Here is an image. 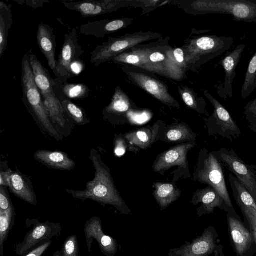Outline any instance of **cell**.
<instances>
[{"label": "cell", "mask_w": 256, "mask_h": 256, "mask_svg": "<svg viewBox=\"0 0 256 256\" xmlns=\"http://www.w3.org/2000/svg\"><path fill=\"white\" fill-rule=\"evenodd\" d=\"M90 159L96 170L94 179L86 183V188L84 190H66V192L74 198L82 200L90 199L112 205L124 214L130 212L116 188L108 167L93 148L90 150Z\"/></svg>", "instance_id": "cell-1"}, {"label": "cell", "mask_w": 256, "mask_h": 256, "mask_svg": "<svg viewBox=\"0 0 256 256\" xmlns=\"http://www.w3.org/2000/svg\"><path fill=\"white\" fill-rule=\"evenodd\" d=\"M138 54L142 60V68L147 71L175 80H182L185 72L176 62L172 47L159 42L130 49Z\"/></svg>", "instance_id": "cell-2"}, {"label": "cell", "mask_w": 256, "mask_h": 256, "mask_svg": "<svg viewBox=\"0 0 256 256\" xmlns=\"http://www.w3.org/2000/svg\"><path fill=\"white\" fill-rule=\"evenodd\" d=\"M21 82L24 105L50 134L55 138L58 136V134L51 123L35 82L28 52L23 56L22 60Z\"/></svg>", "instance_id": "cell-3"}, {"label": "cell", "mask_w": 256, "mask_h": 256, "mask_svg": "<svg viewBox=\"0 0 256 256\" xmlns=\"http://www.w3.org/2000/svg\"><path fill=\"white\" fill-rule=\"evenodd\" d=\"M28 54L34 81L44 98L48 114L54 123L64 127L67 114L54 91L53 78L34 54L31 52Z\"/></svg>", "instance_id": "cell-4"}, {"label": "cell", "mask_w": 256, "mask_h": 256, "mask_svg": "<svg viewBox=\"0 0 256 256\" xmlns=\"http://www.w3.org/2000/svg\"><path fill=\"white\" fill-rule=\"evenodd\" d=\"M234 42L231 36H204L190 42L184 50L187 64L198 66L228 50Z\"/></svg>", "instance_id": "cell-5"}, {"label": "cell", "mask_w": 256, "mask_h": 256, "mask_svg": "<svg viewBox=\"0 0 256 256\" xmlns=\"http://www.w3.org/2000/svg\"><path fill=\"white\" fill-rule=\"evenodd\" d=\"M161 36V34L157 32H141L128 34L119 38H110L107 42L97 46L91 52L90 62L97 68L102 63L112 60L141 43Z\"/></svg>", "instance_id": "cell-6"}, {"label": "cell", "mask_w": 256, "mask_h": 256, "mask_svg": "<svg viewBox=\"0 0 256 256\" xmlns=\"http://www.w3.org/2000/svg\"><path fill=\"white\" fill-rule=\"evenodd\" d=\"M199 14H227L236 22H256V0H204L195 2Z\"/></svg>", "instance_id": "cell-7"}, {"label": "cell", "mask_w": 256, "mask_h": 256, "mask_svg": "<svg viewBox=\"0 0 256 256\" xmlns=\"http://www.w3.org/2000/svg\"><path fill=\"white\" fill-rule=\"evenodd\" d=\"M196 172V180L213 188L222 198L227 207L235 212L226 188L224 166L212 152L204 148Z\"/></svg>", "instance_id": "cell-8"}, {"label": "cell", "mask_w": 256, "mask_h": 256, "mask_svg": "<svg viewBox=\"0 0 256 256\" xmlns=\"http://www.w3.org/2000/svg\"><path fill=\"white\" fill-rule=\"evenodd\" d=\"M212 152L256 200V172L252 166L246 164L232 148H222Z\"/></svg>", "instance_id": "cell-9"}, {"label": "cell", "mask_w": 256, "mask_h": 256, "mask_svg": "<svg viewBox=\"0 0 256 256\" xmlns=\"http://www.w3.org/2000/svg\"><path fill=\"white\" fill-rule=\"evenodd\" d=\"M78 28H74L64 36L62 50L56 63V78L66 82L74 75L71 70L72 64L78 60L84 52L78 42Z\"/></svg>", "instance_id": "cell-10"}, {"label": "cell", "mask_w": 256, "mask_h": 256, "mask_svg": "<svg viewBox=\"0 0 256 256\" xmlns=\"http://www.w3.org/2000/svg\"><path fill=\"white\" fill-rule=\"evenodd\" d=\"M204 95L214 107V114L210 122L213 132L230 141L239 137L241 131L226 108L207 92Z\"/></svg>", "instance_id": "cell-11"}, {"label": "cell", "mask_w": 256, "mask_h": 256, "mask_svg": "<svg viewBox=\"0 0 256 256\" xmlns=\"http://www.w3.org/2000/svg\"><path fill=\"white\" fill-rule=\"evenodd\" d=\"M61 230V226L59 224L47 222L36 224L28 233L23 242L16 246V254L20 256L24 254L38 244L50 240L52 238L58 235Z\"/></svg>", "instance_id": "cell-12"}, {"label": "cell", "mask_w": 256, "mask_h": 256, "mask_svg": "<svg viewBox=\"0 0 256 256\" xmlns=\"http://www.w3.org/2000/svg\"><path fill=\"white\" fill-rule=\"evenodd\" d=\"M61 2L67 9L78 12L84 18L98 16L113 12L122 4L121 1L114 0H85L78 2L63 0Z\"/></svg>", "instance_id": "cell-13"}, {"label": "cell", "mask_w": 256, "mask_h": 256, "mask_svg": "<svg viewBox=\"0 0 256 256\" xmlns=\"http://www.w3.org/2000/svg\"><path fill=\"white\" fill-rule=\"evenodd\" d=\"M136 85L169 106L179 108V103L170 94L166 86L159 80L142 73L128 72Z\"/></svg>", "instance_id": "cell-14"}, {"label": "cell", "mask_w": 256, "mask_h": 256, "mask_svg": "<svg viewBox=\"0 0 256 256\" xmlns=\"http://www.w3.org/2000/svg\"><path fill=\"white\" fill-rule=\"evenodd\" d=\"M216 237L214 228L209 227L192 242L172 250L170 256H208L215 250Z\"/></svg>", "instance_id": "cell-15"}, {"label": "cell", "mask_w": 256, "mask_h": 256, "mask_svg": "<svg viewBox=\"0 0 256 256\" xmlns=\"http://www.w3.org/2000/svg\"><path fill=\"white\" fill-rule=\"evenodd\" d=\"M194 142L177 145L162 153L152 166L154 172L160 174L174 166L186 168L187 154L195 146Z\"/></svg>", "instance_id": "cell-16"}, {"label": "cell", "mask_w": 256, "mask_h": 256, "mask_svg": "<svg viewBox=\"0 0 256 256\" xmlns=\"http://www.w3.org/2000/svg\"><path fill=\"white\" fill-rule=\"evenodd\" d=\"M86 244L88 252H91L92 240L95 238L102 252L108 256H114L117 250L116 241L106 235L102 229L100 220L94 217L88 220L84 228Z\"/></svg>", "instance_id": "cell-17"}, {"label": "cell", "mask_w": 256, "mask_h": 256, "mask_svg": "<svg viewBox=\"0 0 256 256\" xmlns=\"http://www.w3.org/2000/svg\"><path fill=\"white\" fill-rule=\"evenodd\" d=\"M236 214L228 212L229 232L236 254L242 256L251 247L254 240L251 232L234 216Z\"/></svg>", "instance_id": "cell-18"}, {"label": "cell", "mask_w": 256, "mask_h": 256, "mask_svg": "<svg viewBox=\"0 0 256 256\" xmlns=\"http://www.w3.org/2000/svg\"><path fill=\"white\" fill-rule=\"evenodd\" d=\"M245 48L244 44L238 45L232 51L228 52L220 62L225 72L224 86L221 88L222 90L220 91L222 92L220 96L224 100L228 97H232V83L236 76V68Z\"/></svg>", "instance_id": "cell-19"}, {"label": "cell", "mask_w": 256, "mask_h": 256, "mask_svg": "<svg viewBox=\"0 0 256 256\" xmlns=\"http://www.w3.org/2000/svg\"><path fill=\"white\" fill-rule=\"evenodd\" d=\"M36 38L40 50L46 57L50 68L56 76L57 60L55 58L56 44L53 28L46 24H40Z\"/></svg>", "instance_id": "cell-20"}, {"label": "cell", "mask_w": 256, "mask_h": 256, "mask_svg": "<svg viewBox=\"0 0 256 256\" xmlns=\"http://www.w3.org/2000/svg\"><path fill=\"white\" fill-rule=\"evenodd\" d=\"M130 19L114 20H100L90 22L81 25L80 33L85 36H92L96 38H103L105 35L116 32L130 24Z\"/></svg>", "instance_id": "cell-21"}, {"label": "cell", "mask_w": 256, "mask_h": 256, "mask_svg": "<svg viewBox=\"0 0 256 256\" xmlns=\"http://www.w3.org/2000/svg\"><path fill=\"white\" fill-rule=\"evenodd\" d=\"M194 204L202 203V206L198 211L199 216L205 214L212 213L216 208L227 211L228 212L235 213L232 212L226 206L222 198L216 191L210 186L196 191L192 200Z\"/></svg>", "instance_id": "cell-22"}, {"label": "cell", "mask_w": 256, "mask_h": 256, "mask_svg": "<svg viewBox=\"0 0 256 256\" xmlns=\"http://www.w3.org/2000/svg\"><path fill=\"white\" fill-rule=\"evenodd\" d=\"M54 91L60 102L70 98H84L88 96L90 90L82 84H70L62 82L57 78H52Z\"/></svg>", "instance_id": "cell-23"}, {"label": "cell", "mask_w": 256, "mask_h": 256, "mask_svg": "<svg viewBox=\"0 0 256 256\" xmlns=\"http://www.w3.org/2000/svg\"><path fill=\"white\" fill-rule=\"evenodd\" d=\"M34 158L40 163L54 168L70 170L75 166L74 161L62 152L38 150L35 152Z\"/></svg>", "instance_id": "cell-24"}, {"label": "cell", "mask_w": 256, "mask_h": 256, "mask_svg": "<svg viewBox=\"0 0 256 256\" xmlns=\"http://www.w3.org/2000/svg\"><path fill=\"white\" fill-rule=\"evenodd\" d=\"M4 172L6 178L7 186L9 187L16 196L31 204L34 206L36 204L34 193L21 175L10 170Z\"/></svg>", "instance_id": "cell-25"}, {"label": "cell", "mask_w": 256, "mask_h": 256, "mask_svg": "<svg viewBox=\"0 0 256 256\" xmlns=\"http://www.w3.org/2000/svg\"><path fill=\"white\" fill-rule=\"evenodd\" d=\"M154 188V196L161 209L167 208L180 196L179 189L171 184L156 182Z\"/></svg>", "instance_id": "cell-26"}, {"label": "cell", "mask_w": 256, "mask_h": 256, "mask_svg": "<svg viewBox=\"0 0 256 256\" xmlns=\"http://www.w3.org/2000/svg\"><path fill=\"white\" fill-rule=\"evenodd\" d=\"M156 136V130L154 128H146L130 132L125 138L131 146L146 150L154 142Z\"/></svg>", "instance_id": "cell-27"}, {"label": "cell", "mask_w": 256, "mask_h": 256, "mask_svg": "<svg viewBox=\"0 0 256 256\" xmlns=\"http://www.w3.org/2000/svg\"><path fill=\"white\" fill-rule=\"evenodd\" d=\"M130 108V103L127 96L119 86L116 88L110 104L104 112L108 114H116L128 112Z\"/></svg>", "instance_id": "cell-28"}, {"label": "cell", "mask_w": 256, "mask_h": 256, "mask_svg": "<svg viewBox=\"0 0 256 256\" xmlns=\"http://www.w3.org/2000/svg\"><path fill=\"white\" fill-rule=\"evenodd\" d=\"M190 128L183 124H179L169 129L166 134V141L172 142H192L195 135Z\"/></svg>", "instance_id": "cell-29"}, {"label": "cell", "mask_w": 256, "mask_h": 256, "mask_svg": "<svg viewBox=\"0 0 256 256\" xmlns=\"http://www.w3.org/2000/svg\"><path fill=\"white\" fill-rule=\"evenodd\" d=\"M14 212L12 206L9 209L0 210V255L4 254V242L8 238L10 230L12 228L14 221Z\"/></svg>", "instance_id": "cell-30"}, {"label": "cell", "mask_w": 256, "mask_h": 256, "mask_svg": "<svg viewBox=\"0 0 256 256\" xmlns=\"http://www.w3.org/2000/svg\"><path fill=\"white\" fill-rule=\"evenodd\" d=\"M256 88V52L248 66L241 90V97L246 99Z\"/></svg>", "instance_id": "cell-31"}, {"label": "cell", "mask_w": 256, "mask_h": 256, "mask_svg": "<svg viewBox=\"0 0 256 256\" xmlns=\"http://www.w3.org/2000/svg\"><path fill=\"white\" fill-rule=\"evenodd\" d=\"M60 102L67 115L78 124L84 122L86 120V115L81 108L70 100H64Z\"/></svg>", "instance_id": "cell-32"}, {"label": "cell", "mask_w": 256, "mask_h": 256, "mask_svg": "<svg viewBox=\"0 0 256 256\" xmlns=\"http://www.w3.org/2000/svg\"><path fill=\"white\" fill-rule=\"evenodd\" d=\"M78 244L76 235L69 236L66 240L63 248V256H78Z\"/></svg>", "instance_id": "cell-33"}, {"label": "cell", "mask_w": 256, "mask_h": 256, "mask_svg": "<svg viewBox=\"0 0 256 256\" xmlns=\"http://www.w3.org/2000/svg\"><path fill=\"white\" fill-rule=\"evenodd\" d=\"M244 113L252 130L256 126V98L247 103L244 107Z\"/></svg>", "instance_id": "cell-34"}, {"label": "cell", "mask_w": 256, "mask_h": 256, "mask_svg": "<svg viewBox=\"0 0 256 256\" xmlns=\"http://www.w3.org/2000/svg\"><path fill=\"white\" fill-rule=\"evenodd\" d=\"M8 30L4 19L0 16V58L6 49Z\"/></svg>", "instance_id": "cell-35"}, {"label": "cell", "mask_w": 256, "mask_h": 256, "mask_svg": "<svg viewBox=\"0 0 256 256\" xmlns=\"http://www.w3.org/2000/svg\"><path fill=\"white\" fill-rule=\"evenodd\" d=\"M179 91L184 103L193 110L198 109L196 100L191 92L186 89L182 90L179 88Z\"/></svg>", "instance_id": "cell-36"}, {"label": "cell", "mask_w": 256, "mask_h": 256, "mask_svg": "<svg viewBox=\"0 0 256 256\" xmlns=\"http://www.w3.org/2000/svg\"><path fill=\"white\" fill-rule=\"evenodd\" d=\"M11 5H7L3 2H0V16L4 19L6 24L10 29L12 24Z\"/></svg>", "instance_id": "cell-37"}, {"label": "cell", "mask_w": 256, "mask_h": 256, "mask_svg": "<svg viewBox=\"0 0 256 256\" xmlns=\"http://www.w3.org/2000/svg\"><path fill=\"white\" fill-rule=\"evenodd\" d=\"M174 56L176 62L179 67L185 72L186 68H188L185 54L182 48H178L174 50Z\"/></svg>", "instance_id": "cell-38"}, {"label": "cell", "mask_w": 256, "mask_h": 256, "mask_svg": "<svg viewBox=\"0 0 256 256\" xmlns=\"http://www.w3.org/2000/svg\"><path fill=\"white\" fill-rule=\"evenodd\" d=\"M4 186L0 187V210H6L12 206L10 199L4 190Z\"/></svg>", "instance_id": "cell-39"}, {"label": "cell", "mask_w": 256, "mask_h": 256, "mask_svg": "<svg viewBox=\"0 0 256 256\" xmlns=\"http://www.w3.org/2000/svg\"><path fill=\"white\" fill-rule=\"evenodd\" d=\"M52 242L50 240L40 245L24 256H42L50 246Z\"/></svg>", "instance_id": "cell-40"}, {"label": "cell", "mask_w": 256, "mask_h": 256, "mask_svg": "<svg viewBox=\"0 0 256 256\" xmlns=\"http://www.w3.org/2000/svg\"><path fill=\"white\" fill-rule=\"evenodd\" d=\"M126 152V144L122 138H118L116 141L115 154L118 156L124 155Z\"/></svg>", "instance_id": "cell-41"}, {"label": "cell", "mask_w": 256, "mask_h": 256, "mask_svg": "<svg viewBox=\"0 0 256 256\" xmlns=\"http://www.w3.org/2000/svg\"><path fill=\"white\" fill-rule=\"evenodd\" d=\"M70 67L74 74H78L84 68V64L79 60L73 62Z\"/></svg>", "instance_id": "cell-42"}, {"label": "cell", "mask_w": 256, "mask_h": 256, "mask_svg": "<svg viewBox=\"0 0 256 256\" xmlns=\"http://www.w3.org/2000/svg\"><path fill=\"white\" fill-rule=\"evenodd\" d=\"M25 2L28 6L36 8L42 7L44 4L48 2V1L44 0H26Z\"/></svg>", "instance_id": "cell-43"}, {"label": "cell", "mask_w": 256, "mask_h": 256, "mask_svg": "<svg viewBox=\"0 0 256 256\" xmlns=\"http://www.w3.org/2000/svg\"><path fill=\"white\" fill-rule=\"evenodd\" d=\"M53 256H63L62 254V252H58V251H56V252H54V254Z\"/></svg>", "instance_id": "cell-44"}, {"label": "cell", "mask_w": 256, "mask_h": 256, "mask_svg": "<svg viewBox=\"0 0 256 256\" xmlns=\"http://www.w3.org/2000/svg\"><path fill=\"white\" fill-rule=\"evenodd\" d=\"M251 166L254 169V170L256 172V164H253V165H251Z\"/></svg>", "instance_id": "cell-45"}, {"label": "cell", "mask_w": 256, "mask_h": 256, "mask_svg": "<svg viewBox=\"0 0 256 256\" xmlns=\"http://www.w3.org/2000/svg\"><path fill=\"white\" fill-rule=\"evenodd\" d=\"M252 131L256 132V126H254V128L252 130Z\"/></svg>", "instance_id": "cell-46"}]
</instances>
